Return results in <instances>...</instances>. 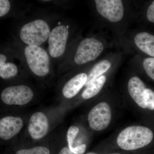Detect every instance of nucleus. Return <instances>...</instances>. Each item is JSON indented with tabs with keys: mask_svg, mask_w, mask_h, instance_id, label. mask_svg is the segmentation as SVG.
Instances as JSON below:
<instances>
[{
	"mask_svg": "<svg viewBox=\"0 0 154 154\" xmlns=\"http://www.w3.org/2000/svg\"><path fill=\"white\" fill-rule=\"evenodd\" d=\"M153 133L148 128L131 126L123 130L117 138V143L125 150H134L148 145L152 140Z\"/></svg>",
	"mask_w": 154,
	"mask_h": 154,
	"instance_id": "obj_1",
	"label": "nucleus"
},
{
	"mask_svg": "<svg viewBox=\"0 0 154 154\" xmlns=\"http://www.w3.org/2000/svg\"><path fill=\"white\" fill-rule=\"evenodd\" d=\"M50 33L47 22L42 19H36L21 28L20 37L28 46H39L48 39Z\"/></svg>",
	"mask_w": 154,
	"mask_h": 154,
	"instance_id": "obj_2",
	"label": "nucleus"
},
{
	"mask_svg": "<svg viewBox=\"0 0 154 154\" xmlns=\"http://www.w3.org/2000/svg\"><path fill=\"white\" fill-rule=\"evenodd\" d=\"M26 61L30 70L38 76H45L50 71L49 56L42 48L27 46L25 49Z\"/></svg>",
	"mask_w": 154,
	"mask_h": 154,
	"instance_id": "obj_3",
	"label": "nucleus"
},
{
	"mask_svg": "<svg viewBox=\"0 0 154 154\" xmlns=\"http://www.w3.org/2000/svg\"><path fill=\"white\" fill-rule=\"evenodd\" d=\"M104 49L102 42L98 39L88 38L84 39L79 45L75 54V63L82 65L96 60Z\"/></svg>",
	"mask_w": 154,
	"mask_h": 154,
	"instance_id": "obj_4",
	"label": "nucleus"
},
{
	"mask_svg": "<svg viewBox=\"0 0 154 154\" xmlns=\"http://www.w3.org/2000/svg\"><path fill=\"white\" fill-rule=\"evenodd\" d=\"M33 91L25 85L11 86L5 88L1 94V99L8 105H23L33 99Z\"/></svg>",
	"mask_w": 154,
	"mask_h": 154,
	"instance_id": "obj_5",
	"label": "nucleus"
},
{
	"mask_svg": "<svg viewBox=\"0 0 154 154\" xmlns=\"http://www.w3.org/2000/svg\"><path fill=\"white\" fill-rule=\"evenodd\" d=\"M111 119V109L105 102H100L94 106L88 114L89 125L91 128L98 131L106 129Z\"/></svg>",
	"mask_w": 154,
	"mask_h": 154,
	"instance_id": "obj_6",
	"label": "nucleus"
},
{
	"mask_svg": "<svg viewBox=\"0 0 154 154\" xmlns=\"http://www.w3.org/2000/svg\"><path fill=\"white\" fill-rule=\"evenodd\" d=\"M69 34L68 29L64 25L57 26L51 30L48 38V50L52 57H60L63 54Z\"/></svg>",
	"mask_w": 154,
	"mask_h": 154,
	"instance_id": "obj_7",
	"label": "nucleus"
},
{
	"mask_svg": "<svg viewBox=\"0 0 154 154\" xmlns=\"http://www.w3.org/2000/svg\"><path fill=\"white\" fill-rule=\"evenodd\" d=\"M96 10L101 16L112 22H119L124 15V7L120 0H96Z\"/></svg>",
	"mask_w": 154,
	"mask_h": 154,
	"instance_id": "obj_8",
	"label": "nucleus"
},
{
	"mask_svg": "<svg viewBox=\"0 0 154 154\" xmlns=\"http://www.w3.org/2000/svg\"><path fill=\"white\" fill-rule=\"evenodd\" d=\"M48 128L47 117L42 112L34 113L30 117L28 131L33 139H40L44 137L47 133Z\"/></svg>",
	"mask_w": 154,
	"mask_h": 154,
	"instance_id": "obj_9",
	"label": "nucleus"
},
{
	"mask_svg": "<svg viewBox=\"0 0 154 154\" xmlns=\"http://www.w3.org/2000/svg\"><path fill=\"white\" fill-rule=\"evenodd\" d=\"M23 121L20 117L6 116L0 120V137L8 140L17 135L22 129Z\"/></svg>",
	"mask_w": 154,
	"mask_h": 154,
	"instance_id": "obj_10",
	"label": "nucleus"
},
{
	"mask_svg": "<svg viewBox=\"0 0 154 154\" xmlns=\"http://www.w3.org/2000/svg\"><path fill=\"white\" fill-rule=\"evenodd\" d=\"M146 89L144 83L138 77H133L128 81V89L130 96L139 106L143 109L146 108L143 98Z\"/></svg>",
	"mask_w": 154,
	"mask_h": 154,
	"instance_id": "obj_11",
	"label": "nucleus"
},
{
	"mask_svg": "<svg viewBox=\"0 0 154 154\" xmlns=\"http://www.w3.org/2000/svg\"><path fill=\"white\" fill-rule=\"evenodd\" d=\"M88 77L85 73H81L69 80L63 89V94L64 97L70 99L75 96L84 86L85 85Z\"/></svg>",
	"mask_w": 154,
	"mask_h": 154,
	"instance_id": "obj_12",
	"label": "nucleus"
},
{
	"mask_svg": "<svg viewBox=\"0 0 154 154\" xmlns=\"http://www.w3.org/2000/svg\"><path fill=\"white\" fill-rule=\"evenodd\" d=\"M135 44L141 51L154 57V36L147 32L137 33L134 38Z\"/></svg>",
	"mask_w": 154,
	"mask_h": 154,
	"instance_id": "obj_13",
	"label": "nucleus"
},
{
	"mask_svg": "<svg viewBox=\"0 0 154 154\" xmlns=\"http://www.w3.org/2000/svg\"><path fill=\"white\" fill-rule=\"evenodd\" d=\"M111 66V63L107 60L100 61L96 63L89 73L85 85L88 86L96 79L101 77L110 68Z\"/></svg>",
	"mask_w": 154,
	"mask_h": 154,
	"instance_id": "obj_14",
	"label": "nucleus"
},
{
	"mask_svg": "<svg viewBox=\"0 0 154 154\" xmlns=\"http://www.w3.org/2000/svg\"><path fill=\"white\" fill-rule=\"evenodd\" d=\"M106 81V78L105 75L101 76L96 79L87 86L82 94L83 98L84 99H88L96 96L101 91Z\"/></svg>",
	"mask_w": 154,
	"mask_h": 154,
	"instance_id": "obj_15",
	"label": "nucleus"
},
{
	"mask_svg": "<svg viewBox=\"0 0 154 154\" xmlns=\"http://www.w3.org/2000/svg\"><path fill=\"white\" fill-rule=\"evenodd\" d=\"M18 72L17 66L12 63L6 62L5 64L0 66V76L5 79L15 76Z\"/></svg>",
	"mask_w": 154,
	"mask_h": 154,
	"instance_id": "obj_16",
	"label": "nucleus"
},
{
	"mask_svg": "<svg viewBox=\"0 0 154 154\" xmlns=\"http://www.w3.org/2000/svg\"><path fill=\"white\" fill-rule=\"evenodd\" d=\"M143 98L146 108L150 110H154V91L146 88L144 91Z\"/></svg>",
	"mask_w": 154,
	"mask_h": 154,
	"instance_id": "obj_17",
	"label": "nucleus"
},
{
	"mask_svg": "<svg viewBox=\"0 0 154 154\" xmlns=\"http://www.w3.org/2000/svg\"><path fill=\"white\" fill-rule=\"evenodd\" d=\"M16 154H50V151L47 148L37 146L31 149L20 150Z\"/></svg>",
	"mask_w": 154,
	"mask_h": 154,
	"instance_id": "obj_18",
	"label": "nucleus"
},
{
	"mask_svg": "<svg viewBox=\"0 0 154 154\" xmlns=\"http://www.w3.org/2000/svg\"><path fill=\"white\" fill-rule=\"evenodd\" d=\"M143 66L147 74L154 81V57H148L143 62Z\"/></svg>",
	"mask_w": 154,
	"mask_h": 154,
	"instance_id": "obj_19",
	"label": "nucleus"
},
{
	"mask_svg": "<svg viewBox=\"0 0 154 154\" xmlns=\"http://www.w3.org/2000/svg\"><path fill=\"white\" fill-rule=\"evenodd\" d=\"M79 132V128L75 126H71L68 131L67 137L68 142L69 148L70 151L73 148L75 138L76 137Z\"/></svg>",
	"mask_w": 154,
	"mask_h": 154,
	"instance_id": "obj_20",
	"label": "nucleus"
},
{
	"mask_svg": "<svg viewBox=\"0 0 154 154\" xmlns=\"http://www.w3.org/2000/svg\"><path fill=\"white\" fill-rule=\"evenodd\" d=\"M11 9V4L8 0L0 1V17L5 16L8 13Z\"/></svg>",
	"mask_w": 154,
	"mask_h": 154,
	"instance_id": "obj_21",
	"label": "nucleus"
},
{
	"mask_svg": "<svg viewBox=\"0 0 154 154\" xmlns=\"http://www.w3.org/2000/svg\"><path fill=\"white\" fill-rule=\"evenodd\" d=\"M146 17L150 22L154 23V1L148 8Z\"/></svg>",
	"mask_w": 154,
	"mask_h": 154,
	"instance_id": "obj_22",
	"label": "nucleus"
},
{
	"mask_svg": "<svg viewBox=\"0 0 154 154\" xmlns=\"http://www.w3.org/2000/svg\"><path fill=\"white\" fill-rule=\"evenodd\" d=\"M59 154H74L69 149V148L64 147L61 150Z\"/></svg>",
	"mask_w": 154,
	"mask_h": 154,
	"instance_id": "obj_23",
	"label": "nucleus"
},
{
	"mask_svg": "<svg viewBox=\"0 0 154 154\" xmlns=\"http://www.w3.org/2000/svg\"><path fill=\"white\" fill-rule=\"evenodd\" d=\"M7 60V57L5 54H0V66L5 64L6 63Z\"/></svg>",
	"mask_w": 154,
	"mask_h": 154,
	"instance_id": "obj_24",
	"label": "nucleus"
},
{
	"mask_svg": "<svg viewBox=\"0 0 154 154\" xmlns=\"http://www.w3.org/2000/svg\"><path fill=\"white\" fill-rule=\"evenodd\" d=\"M108 154H121L119 153H111Z\"/></svg>",
	"mask_w": 154,
	"mask_h": 154,
	"instance_id": "obj_25",
	"label": "nucleus"
},
{
	"mask_svg": "<svg viewBox=\"0 0 154 154\" xmlns=\"http://www.w3.org/2000/svg\"><path fill=\"white\" fill-rule=\"evenodd\" d=\"M87 154H97L95 153H94V152H90V153H88Z\"/></svg>",
	"mask_w": 154,
	"mask_h": 154,
	"instance_id": "obj_26",
	"label": "nucleus"
},
{
	"mask_svg": "<svg viewBox=\"0 0 154 154\" xmlns=\"http://www.w3.org/2000/svg\"></svg>",
	"mask_w": 154,
	"mask_h": 154,
	"instance_id": "obj_27",
	"label": "nucleus"
}]
</instances>
